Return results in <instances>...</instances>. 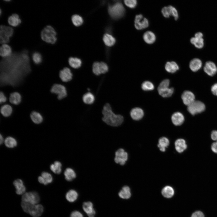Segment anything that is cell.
Listing matches in <instances>:
<instances>
[{"instance_id":"obj_4","label":"cell","mask_w":217,"mask_h":217,"mask_svg":"<svg viewBox=\"0 0 217 217\" xmlns=\"http://www.w3.org/2000/svg\"><path fill=\"white\" fill-rule=\"evenodd\" d=\"M108 12L112 17L118 19L123 16L125 12V9L121 3L117 2L109 6Z\"/></svg>"},{"instance_id":"obj_2","label":"cell","mask_w":217,"mask_h":217,"mask_svg":"<svg viewBox=\"0 0 217 217\" xmlns=\"http://www.w3.org/2000/svg\"><path fill=\"white\" fill-rule=\"evenodd\" d=\"M21 206L25 212L33 217L40 216L43 211V207L40 204H34L22 201Z\"/></svg>"},{"instance_id":"obj_18","label":"cell","mask_w":217,"mask_h":217,"mask_svg":"<svg viewBox=\"0 0 217 217\" xmlns=\"http://www.w3.org/2000/svg\"><path fill=\"white\" fill-rule=\"evenodd\" d=\"M38 180L40 183L46 185L52 182L53 178L50 173L43 172L41 173V176L38 177Z\"/></svg>"},{"instance_id":"obj_10","label":"cell","mask_w":217,"mask_h":217,"mask_svg":"<svg viewBox=\"0 0 217 217\" xmlns=\"http://www.w3.org/2000/svg\"><path fill=\"white\" fill-rule=\"evenodd\" d=\"M114 161L115 163L121 165H124L128 159V154L122 148L117 150L115 153Z\"/></svg>"},{"instance_id":"obj_21","label":"cell","mask_w":217,"mask_h":217,"mask_svg":"<svg viewBox=\"0 0 217 217\" xmlns=\"http://www.w3.org/2000/svg\"><path fill=\"white\" fill-rule=\"evenodd\" d=\"M202 64V62L200 59L195 58L190 61L189 63V67L193 71L196 72L201 68Z\"/></svg>"},{"instance_id":"obj_19","label":"cell","mask_w":217,"mask_h":217,"mask_svg":"<svg viewBox=\"0 0 217 217\" xmlns=\"http://www.w3.org/2000/svg\"><path fill=\"white\" fill-rule=\"evenodd\" d=\"M130 115L131 118L134 120H139L143 117L144 112L141 108L138 107L135 108L131 110Z\"/></svg>"},{"instance_id":"obj_40","label":"cell","mask_w":217,"mask_h":217,"mask_svg":"<svg viewBox=\"0 0 217 217\" xmlns=\"http://www.w3.org/2000/svg\"><path fill=\"white\" fill-rule=\"evenodd\" d=\"M5 146L9 148H13L16 146L17 144V140L14 138L8 137H7L5 140Z\"/></svg>"},{"instance_id":"obj_16","label":"cell","mask_w":217,"mask_h":217,"mask_svg":"<svg viewBox=\"0 0 217 217\" xmlns=\"http://www.w3.org/2000/svg\"><path fill=\"white\" fill-rule=\"evenodd\" d=\"M83 208L89 217H94L96 212L93 208L92 203L89 201L84 202L83 205Z\"/></svg>"},{"instance_id":"obj_22","label":"cell","mask_w":217,"mask_h":217,"mask_svg":"<svg viewBox=\"0 0 217 217\" xmlns=\"http://www.w3.org/2000/svg\"><path fill=\"white\" fill-rule=\"evenodd\" d=\"M175 146L176 150L179 153L183 152L187 147L185 141L182 139L177 140L175 142Z\"/></svg>"},{"instance_id":"obj_53","label":"cell","mask_w":217,"mask_h":217,"mask_svg":"<svg viewBox=\"0 0 217 217\" xmlns=\"http://www.w3.org/2000/svg\"><path fill=\"white\" fill-rule=\"evenodd\" d=\"M211 148L213 152L217 153V141L213 143L212 144Z\"/></svg>"},{"instance_id":"obj_17","label":"cell","mask_w":217,"mask_h":217,"mask_svg":"<svg viewBox=\"0 0 217 217\" xmlns=\"http://www.w3.org/2000/svg\"><path fill=\"white\" fill-rule=\"evenodd\" d=\"M171 119L173 123L176 126H179L182 124L184 120L183 115L181 112H176L172 115Z\"/></svg>"},{"instance_id":"obj_33","label":"cell","mask_w":217,"mask_h":217,"mask_svg":"<svg viewBox=\"0 0 217 217\" xmlns=\"http://www.w3.org/2000/svg\"><path fill=\"white\" fill-rule=\"evenodd\" d=\"M95 100V98L94 95L90 92L85 93L82 97V100L83 102L86 104H92L93 103Z\"/></svg>"},{"instance_id":"obj_6","label":"cell","mask_w":217,"mask_h":217,"mask_svg":"<svg viewBox=\"0 0 217 217\" xmlns=\"http://www.w3.org/2000/svg\"><path fill=\"white\" fill-rule=\"evenodd\" d=\"M14 30L13 28L8 26L2 25L0 27V41L2 44L8 43L10 38L13 35Z\"/></svg>"},{"instance_id":"obj_39","label":"cell","mask_w":217,"mask_h":217,"mask_svg":"<svg viewBox=\"0 0 217 217\" xmlns=\"http://www.w3.org/2000/svg\"><path fill=\"white\" fill-rule=\"evenodd\" d=\"M61 163L59 161H56L51 165L50 169L54 173L58 174L61 171Z\"/></svg>"},{"instance_id":"obj_46","label":"cell","mask_w":217,"mask_h":217,"mask_svg":"<svg viewBox=\"0 0 217 217\" xmlns=\"http://www.w3.org/2000/svg\"><path fill=\"white\" fill-rule=\"evenodd\" d=\"M124 3L126 5L131 8L135 7L137 3L136 0H125Z\"/></svg>"},{"instance_id":"obj_36","label":"cell","mask_w":217,"mask_h":217,"mask_svg":"<svg viewBox=\"0 0 217 217\" xmlns=\"http://www.w3.org/2000/svg\"><path fill=\"white\" fill-rule=\"evenodd\" d=\"M68 63L71 67L75 69L79 68L82 64L81 60L77 58H70L68 59Z\"/></svg>"},{"instance_id":"obj_20","label":"cell","mask_w":217,"mask_h":217,"mask_svg":"<svg viewBox=\"0 0 217 217\" xmlns=\"http://www.w3.org/2000/svg\"><path fill=\"white\" fill-rule=\"evenodd\" d=\"M13 184L16 188V192L17 194L21 195L24 193L26 191V188L21 180H16L14 181Z\"/></svg>"},{"instance_id":"obj_7","label":"cell","mask_w":217,"mask_h":217,"mask_svg":"<svg viewBox=\"0 0 217 217\" xmlns=\"http://www.w3.org/2000/svg\"><path fill=\"white\" fill-rule=\"evenodd\" d=\"M187 110L192 115H194L201 113L205 109V106L202 102L199 101H194L187 106Z\"/></svg>"},{"instance_id":"obj_45","label":"cell","mask_w":217,"mask_h":217,"mask_svg":"<svg viewBox=\"0 0 217 217\" xmlns=\"http://www.w3.org/2000/svg\"><path fill=\"white\" fill-rule=\"evenodd\" d=\"M169 80L166 79L163 80L159 84L158 90L169 87Z\"/></svg>"},{"instance_id":"obj_50","label":"cell","mask_w":217,"mask_h":217,"mask_svg":"<svg viewBox=\"0 0 217 217\" xmlns=\"http://www.w3.org/2000/svg\"><path fill=\"white\" fill-rule=\"evenodd\" d=\"M70 217H83V215L78 211H74L71 214Z\"/></svg>"},{"instance_id":"obj_42","label":"cell","mask_w":217,"mask_h":217,"mask_svg":"<svg viewBox=\"0 0 217 217\" xmlns=\"http://www.w3.org/2000/svg\"><path fill=\"white\" fill-rule=\"evenodd\" d=\"M142 89L144 91L152 90L154 89V86L153 84L150 81H146L141 85Z\"/></svg>"},{"instance_id":"obj_11","label":"cell","mask_w":217,"mask_h":217,"mask_svg":"<svg viewBox=\"0 0 217 217\" xmlns=\"http://www.w3.org/2000/svg\"><path fill=\"white\" fill-rule=\"evenodd\" d=\"M134 26L137 29L141 30L148 27L149 22L148 20L143 17L141 14L137 15L135 17Z\"/></svg>"},{"instance_id":"obj_29","label":"cell","mask_w":217,"mask_h":217,"mask_svg":"<svg viewBox=\"0 0 217 217\" xmlns=\"http://www.w3.org/2000/svg\"><path fill=\"white\" fill-rule=\"evenodd\" d=\"M190 42L196 48L200 49L204 46V40L203 38H197L193 37L190 39Z\"/></svg>"},{"instance_id":"obj_34","label":"cell","mask_w":217,"mask_h":217,"mask_svg":"<svg viewBox=\"0 0 217 217\" xmlns=\"http://www.w3.org/2000/svg\"><path fill=\"white\" fill-rule=\"evenodd\" d=\"M159 94L163 97H168L171 96L173 93L174 89L172 88H166L158 90Z\"/></svg>"},{"instance_id":"obj_15","label":"cell","mask_w":217,"mask_h":217,"mask_svg":"<svg viewBox=\"0 0 217 217\" xmlns=\"http://www.w3.org/2000/svg\"><path fill=\"white\" fill-rule=\"evenodd\" d=\"M22 99V96L18 92H14L11 93L9 95V102L12 104L18 105L20 103Z\"/></svg>"},{"instance_id":"obj_23","label":"cell","mask_w":217,"mask_h":217,"mask_svg":"<svg viewBox=\"0 0 217 217\" xmlns=\"http://www.w3.org/2000/svg\"><path fill=\"white\" fill-rule=\"evenodd\" d=\"M13 112L12 107L8 104L3 105L0 108V112L3 116L8 117L10 116Z\"/></svg>"},{"instance_id":"obj_13","label":"cell","mask_w":217,"mask_h":217,"mask_svg":"<svg viewBox=\"0 0 217 217\" xmlns=\"http://www.w3.org/2000/svg\"><path fill=\"white\" fill-rule=\"evenodd\" d=\"M181 99L184 103L187 106L195 101V96L191 92L186 90L184 91L181 95Z\"/></svg>"},{"instance_id":"obj_14","label":"cell","mask_w":217,"mask_h":217,"mask_svg":"<svg viewBox=\"0 0 217 217\" xmlns=\"http://www.w3.org/2000/svg\"><path fill=\"white\" fill-rule=\"evenodd\" d=\"M203 69L206 73L211 76L214 75L217 71L216 65L213 62L210 61H208L206 63Z\"/></svg>"},{"instance_id":"obj_49","label":"cell","mask_w":217,"mask_h":217,"mask_svg":"<svg viewBox=\"0 0 217 217\" xmlns=\"http://www.w3.org/2000/svg\"><path fill=\"white\" fill-rule=\"evenodd\" d=\"M191 217H204V216L201 211H197L192 214Z\"/></svg>"},{"instance_id":"obj_37","label":"cell","mask_w":217,"mask_h":217,"mask_svg":"<svg viewBox=\"0 0 217 217\" xmlns=\"http://www.w3.org/2000/svg\"><path fill=\"white\" fill-rule=\"evenodd\" d=\"M78 196V193L76 191L71 190L66 193V198L69 202H73L77 199Z\"/></svg>"},{"instance_id":"obj_25","label":"cell","mask_w":217,"mask_h":217,"mask_svg":"<svg viewBox=\"0 0 217 217\" xmlns=\"http://www.w3.org/2000/svg\"><path fill=\"white\" fill-rule=\"evenodd\" d=\"M11 48L6 44H3L0 47V55L2 57L9 56L11 55Z\"/></svg>"},{"instance_id":"obj_12","label":"cell","mask_w":217,"mask_h":217,"mask_svg":"<svg viewBox=\"0 0 217 217\" xmlns=\"http://www.w3.org/2000/svg\"><path fill=\"white\" fill-rule=\"evenodd\" d=\"M59 76L62 82H67L72 80L73 74L69 68L65 67L60 71Z\"/></svg>"},{"instance_id":"obj_24","label":"cell","mask_w":217,"mask_h":217,"mask_svg":"<svg viewBox=\"0 0 217 217\" xmlns=\"http://www.w3.org/2000/svg\"><path fill=\"white\" fill-rule=\"evenodd\" d=\"M30 117L32 121L36 124L41 123L43 121V117L41 114L39 112L35 111L31 112Z\"/></svg>"},{"instance_id":"obj_35","label":"cell","mask_w":217,"mask_h":217,"mask_svg":"<svg viewBox=\"0 0 217 217\" xmlns=\"http://www.w3.org/2000/svg\"><path fill=\"white\" fill-rule=\"evenodd\" d=\"M169 141L166 137H163L160 138L159 140L158 146L160 150L162 152H165L166 148L169 145Z\"/></svg>"},{"instance_id":"obj_26","label":"cell","mask_w":217,"mask_h":217,"mask_svg":"<svg viewBox=\"0 0 217 217\" xmlns=\"http://www.w3.org/2000/svg\"><path fill=\"white\" fill-rule=\"evenodd\" d=\"M165 68L168 72L172 73L178 70L179 67L175 62L172 61L167 62L165 65Z\"/></svg>"},{"instance_id":"obj_54","label":"cell","mask_w":217,"mask_h":217,"mask_svg":"<svg viewBox=\"0 0 217 217\" xmlns=\"http://www.w3.org/2000/svg\"><path fill=\"white\" fill-rule=\"evenodd\" d=\"M194 36L197 38H203V34L201 32H197L195 34Z\"/></svg>"},{"instance_id":"obj_51","label":"cell","mask_w":217,"mask_h":217,"mask_svg":"<svg viewBox=\"0 0 217 217\" xmlns=\"http://www.w3.org/2000/svg\"><path fill=\"white\" fill-rule=\"evenodd\" d=\"M211 90L213 94L217 96V83H215L212 86Z\"/></svg>"},{"instance_id":"obj_55","label":"cell","mask_w":217,"mask_h":217,"mask_svg":"<svg viewBox=\"0 0 217 217\" xmlns=\"http://www.w3.org/2000/svg\"><path fill=\"white\" fill-rule=\"evenodd\" d=\"M0 144H1L3 143L4 141L3 138L1 134H0Z\"/></svg>"},{"instance_id":"obj_8","label":"cell","mask_w":217,"mask_h":217,"mask_svg":"<svg viewBox=\"0 0 217 217\" xmlns=\"http://www.w3.org/2000/svg\"><path fill=\"white\" fill-rule=\"evenodd\" d=\"M22 202L31 204H36L40 200V198L37 193L30 192L23 194L22 197Z\"/></svg>"},{"instance_id":"obj_27","label":"cell","mask_w":217,"mask_h":217,"mask_svg":"<svg viewBox=\"0 0 217 217\" xmlns=\"http://www.w3.org/2000/svg\"><path fill=\"white\" fill-rule=\"evenodd\" d=\"M8 22L11 26L16 27L21 23V20L18 14H14L9 17Z\"/></svg>"},{"instance_id":"obj_38","label":"cell","mask_w":217,"mask_h":217,"mask_svg":"<svg viewBox=\"0 0 217 217\" xmlns=\"http://www.w3.org/2000/svg\"><path fill=\"white\" fill-rule=\"evenodd\" d=\"M103 40L105 45L108 46H113L115 42V38L111 35L108 34H105L104 35Z\"/></svg>"},{"instance_id":"obj_1","label":"cell","mask_w":217,"mask_h":217,"mask_svg":"<svg viewBox=\"0 0 217 217\" xmlns=\"http://www.w3.org/2000/svg\"><path fill=\"white\" fill-rule=\"evenodd\" d=\"M102 121L112 127H117L123 122V116L114 113L109 104L106 103L103 106L102 111Z\"/></svg>"},{"instance_id":"obj_31","label":"cell","mask_w":217,"mask_h":217,"mask_svg":"<svg viewBox=\"0 0 217 217\" xmlns=\"http://www.w3.org/2000/svg\"><path fill=\"white\" fill-rule=\"evenodd\" d=\"M65 179L68 181H71L76 176V174L74 170L70 168H67L64 172Z\"/></svg>"},{"instance_id":"obj_30","label":"cell","mask_w":217,"mask_h":217,"mask_svg":"<svg viewBox=\"0 0 217 217\" xmlns=\"http://www.w3.org/2000/svg\"><path fill=\"white\" fill-rule=\"evenodd\" d=\"M119 196L123 199H128L131 196V190L127 186H124L118 193Z\"/></svg>"},{"instance_id":"obj_3","label":"cell","mask_w":217,"mask_h":217,"mask_svg":"<svg viewBox=\"0 0 217 217\" xmlns=\"http://www.w3.org/2000/svg\"><path fill=\"white\" fill-rule=\"evenodd\" d=\"M56 33L52 26L49 25L45 27L41 32V36L42 39L45 42L53 44L56 42Z\"/></svg>"},{"instance_id":"obj_32","label":"cell","mask_w":217,"mask_h":217,"mask_svg":"<svg viewBox=\"0 0 217 217\" xmlns=\"http://www.w3.org/2000/svg\"><path fill=\"white\" fill-rule=\"evenodd\" d=\"M162 194L164 197L170 198L174 195V190L172 187L169 186H167L162 189Z\"/></svg>"},{"instance_id":"obj_48","label":"cell","mask_w":217,"mask_h":217,"mask_svg":"<svg viewBox=\"0 0 217 217\" xmlns=\"http://www.w3.org/2000/svg\"><path fill=\"white\" fill-rule=\"evenodd\" d=\"M7 100V98L4 93L1 91L0 93V103L1 104L5 102Z\"/></svg>"},{"instance_id":"obj_9","label":"cell","mask_w":217,"mask_h":217,"mask_svg":"<svg viewBox=\"0 0 217 217\" xmlns=\"http://www.w3.org/2000/svg\"><path fill=\"white\" fill-rule=\"evenodd\" d=\"M108 70V68L107 64L103 62H95L93 65L92 71L96 75H99L101 74H104L107 72Z\"/></svg>"},{"instance_id":"obj_44","label":"cell","mask_w":217,"mask_h":217,"mask_svg":"<svg viewBox=\"0 0 217 217\" xmlns=\"http://www.w3.org/2000/svg\"><path fill=\"white\" fill-rule=\"evenodd\" d=\"M168 7L170 16L171 15L173 16L175 20H178V14L176 9L171 5H170Z\"/></svg>"},{"instance_id":"obj_43","label":"cell","mask_w":217,"mask_h":217,"mask_svg":"<svg viewBox=\"0 0 217 217\" xmlns=\"http://www.w3.org/2000/svg\"><path fill=\"white\" fill-rule=\"evenodd\" d=\"M32 60L36 64H40L42 61V57L40 53L38 52H34L32 56Z\"/></svg>"},{"instance_id":"obj_52","label":"cell","mask_w":217,"mask_h":217,"mask_svg":"<svg viewBox=\"0 0 217 217\" xmlns=\"http://www.w3.org/2000/svg\"><path fill=\"white\" fill-rule=\"evenodd\" d=\"M211 137L213 140L217 141V131L216 130L212 131L211 133Z\"/></svg>"},{"instance_id":"obj_47","label":"cell","mask_w":217,"mask_h":217,"mask_svg":"<svg viewBox=\"0 0 217 217\" xmlns=\"http://www.w3.org/2000/svg\"><path fill=\"white\" fill-rule=\"evenodd\" d=\"M162 13L163 16L165 17L168 18L170 16L168 7H163L162 10Z\"/></svg>"},{"instance_id":"obj_41","label":"cell","mask_w":217,"mask_h":217,"mask_svg":"<svg viewBox=\"0 0 217 217\" xmlns=\"http://www.w3.org/2000/svg\"><path fill=\"white\" fill-rule=\"evenodd\" d=\"M73 24L76 26H79L83 24V21L82 17L78 15H73L71 18Z\"/></svg>"},{"instance_id":"obj_28","label":"cell","mask_w":217,"mask_h":217,"mask_svg":"<svg viewBox=\"0 0 217 217\" xmlns=\"http://www.w3.org/2000/svg\"><path fill=\"white\" fill-rule=\"evenodd\" d=\"M143 39L146 43L151 44L154 42L156 38L155 35L153 32L151 31H147L144 34Z\"/></svg>"},{"instance_id":"obj_5","label":"cell","mask_w":217,"mask_h":217,"mask_svg":"<svg viewBox=\"0 0 217 217\" xmlns=\"http://www.w3.org/2000/svg\"><path fill=\"white\" fill-rule=\"evenodd\" d=\"M50 92L57 95V99L60 100L65 98L67 96L66 89L64 86L60 84L55 83L50 90Z\"/></svg>"}]
</instances>
